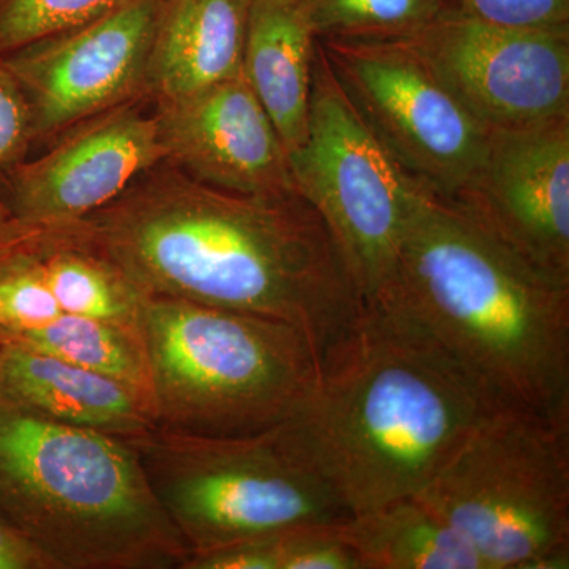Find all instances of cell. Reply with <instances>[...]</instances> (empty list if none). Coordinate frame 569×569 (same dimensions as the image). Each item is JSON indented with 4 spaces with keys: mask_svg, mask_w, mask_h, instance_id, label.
Returning a JSON list of instances; mask_svg holds the SVG:
<instances>
[{
    "mask_svg": "<svg viewBox=\"0 0 569 569\" xmlns=\"http://www.w3.org/2000/svg\"><path fill=\"white\" fill-rule=\"evenodd\" d=\"M152 104L164 162L194 181L244 194L298 190L282 138L244 70Z\"/></svg>",
    "mask_w": 569,
    "mask_h": 569,
    "instance_id": "14",
    "label": "cell"
},
{
    "mask_svg": "<svg viewBox=\"0 0 569 569\" xmlns=\"http://www.w3.org/2000/svg\"><path fill=\"white\" fill-rule=\"evenodd\" d=\"M0 518L54 569H182L190 556L123 438L2 395Z\"/></svg>",
    "mask_w": 569,
    "mask_h": 569,
    "instance_id": "4",
    "label": "cell"
},
{
    "mask_svg": "<svg viewBox=\"0 0 569 569\" xmlns=\"http://www.w3.org/2000/svg\"><path fill=\"white\" fill-rule=\"evenodd\" d=\"M458 11L497 28L515 31L569 29V0H445Z\"/></svg>",
    "mask_w": 569,
    "mask_h": 569,
    "instance_id": "25",
    "label": "cell"
},
{
    "mask_svg": "<svg viewBox=\"0 0 569 569\" xmlns=\"http://www.w3.org/2000/svg\"><path fill=\"white\" fill-rule=\"evenodd\" d=\"M403 39L486 129L569 114V29L515 31L445 10Z\"/></svg>",
    "mask_w": 569,
    "mask_h": 569,
    "instance_id": "11",
    "label": "cell"
},
{
    "mask_svg": "<svg viewBox=\"0 0 569 569\" xmlns=\"http://www.w3.org/2000/svg\"><path fill=\"white\" fill-rule=\"evenodd\" d=\"M37 244L14 254L0 268V331L40 328L62 316L44 279Z\"/></svg>",
    "mask_w": 569,
    "mask_h": 569,
    "instance_id": "24",
    "label": "cell"
},
{
    "mask_svg": "<svg viewBox=\"0 0 569 569\" xmlns=\"http://www.w3.org/2000/svg\"><path fill=\"white\" fill-rule=\"evenodd\" d=\"M376 301L421 326L497 406L569 418V282L451 201L417 187Z\"/></svg>",
    "mask_w": 569,
    "mask_h": 569,
    "instance_id": "3",
    "label": "cell"
},
{
    "mask_svg": "<svg viewBox=\"0 0 569 569\" xmlns=\"http://www.w3.org/2000/svg\"><path fill=\"white\" fill-rule=\"evenodd\" d=\"M160 3L129 0L0 58L28 99L33 144H50L100 112L148 99L149 56Z\"/></svg>",
    "mask_w": 569,
    "mask_h": 569,
    "instance_id": "10",
    "label": "cell"
},
{
    "mask_svg": "<svg viewBox=\"0 0 569 569\" xmlns=\"http://www.w3.org/2000/svg\"><path fill=\"white\" fill-rule=\"evenodd\" d=\"M356 112L402 173L452 201L477 173L489 129L459 102L403 37H318Z\"/></svg>",
    "mask_w": 569,
    "mask_h": 569,
    "instance_id": "9",
    "label": "cell"
},
{
    "mask_svg": "<svg viewBox=\"0 0 569 569\" xmlns=\"http://www.w3.org/2000/svg\"><path fill=\"white\" fill-rule=\"evenodd\" d=\"M123 440L190 553L350 518L283 425L238 437L153 426Z\"/></svg>",
    "mask_w": 569,
    "mask_h": 569,
    "instance_id": "7",
    "label": "cell"
},
{
    "mask_svg": "<svg viewBox=\"0 0 569 569\" xmlns=\"http://www.w3.org/2000/svg\"><path fill=\"white\" fill-rule=\"evenodd\" d=\"M44 279L69 316L138 323L142 298L121 268L86 238L78 222L52 227L37 244Z\"/></svg>",
    "mask_w": 569,
    "mask_h": 569,
    "instance_id": "19",
    "label": "cell"
},
{
    "mask_svg": "<svg viewBox=\"0 0 569 569\" xmlns=\"http://www.w3.org/2000/svg\"><path fill=\"white\" fill-rule=\"evenodd\" d=\"M146 102L100 112L56 138L43 156L18 164L2 186L17 219L40 228L80 222L164 162L156 114Z\"/></svg>",
    "mask_w": 569,
    "mask_h": 569,
    "instance_id": "13",
    "label": "cell"
},
{
    "mask_svg": "<svg viewBox=\"0 0 569 569\" xmlns=\"http://www.w3.org/2000/svg\"><path fill=\"white\" fill-rule=\"evenodd\" d=\"M451 203L569 282V114L490 129L477 173Z\"/></svg>",
    "mask_w": 569,
    "mask_h": 569,
    "instance_id": "12",
    "label": "cell"
},
{
    "mask_svg": "<svg viewBox=\"0 0 569 569\" xmlns=\"http://www.w3.org/2000/svg\"><path fill=\"white\" fill-rule=\"evenodd\" d=\"M50 228L32 227L17 219L6 201L0 198V268L14 254L29 249Z\"/></svg>",
    "mask_w": 569,
    "mask_h": 569,
    "instance_id": "28",
    "label": "cell"
},
{
    "mask_svg": "<svg viewBox=\"0 0 569 569\" xmlns=\"http://www.w3.org/2000/svg\"><path fill=\"white\" fill-rule=\"evenodd\" d=\"M318 37L392 39L440 17L445 0H316Z\"/></svg>",
    "mask_w": 569,
    "mask_h": 569,
    "instance_id": "21",
    "label": "cell"
},
{
    "mask_svg": "<svg viewBox=\"0 0 569 569\" xmlns=\"http://www.w3.org/2000/svg\"><path fill=\"white\" fill-rule=\"evenodd\" d=\"M318 41L316 0H252L242 70L288 157L305 141Z\"/></svg>",
    "mask_w": 569,
    "mask_h": 569,
    "instance_id": "17",
    "label": "cell"
},
{
    "mask_svg": "<svg viewBox=\"0 0 569 569\" xmlns=\"http://www.w3.org/2000/svg\"><path fill=\"white\" fill-rule=\"evenodd\" d=\"M493 406L421 326L376 301L282 425L353 516L421 492Z\"/></svg>",
    "mask_w": 569,
    "mask_h": 569,
    "instance_id": "2",
    "label": "cell"
},
{
    "mask_svg": "<svg viewBox=\"0 0 569 569\" xmlns=\"http://www.w3.org/2000/svg\"><path fill=\"white\" fill-rule=\"evenodd\" d=\"M140 329L160 429L263 432L287 421L316 380V350L282 320L144 296Z\"/></svg>",
    "mask_w": 569,
    "mask_h": 569,
    "instance_id": "5",
    "label": "cell"
},
{
    "mask_svg": "<svg viewBox=\"0 0 569 569\" xmlns=\"http://www.w3.org/2000/svg\"><path fill=\"white\" fill-rule=\"evenodd\" d=\"M0 342L29 347L121 381L141 397L152 418L151 369L140 321L126 323L62 313L40 328L0 331Z\"/></svg>",
    "mask_w": 569,
    "mask_h": 569,
    "instance_id": "20",
    "label": "cell"
},
{
    "mask_svg": "<svg viewBox=\"0 0 569 569\" xmlns=\"http://www.w3.org/2000/svg\"><path fill=\"white\" fill-rule=\"evenodd\" d=\"M142 296L282 320L318 366L365 310L346 258L299 192L244 194L168 162L78 222Z\"/></svg>",
    "mask_w": 569,
    "mask_h": 569,
    "instance_id": "1",
    "label": "cell"
},
{
    "mask_svg": "<svg viewBox=\"0 0 569 569\" xmlns=\"http://www.w3.org/2000/svg\"><path fill=\"white\" fill-rule=\"evenodd\" d=\"M362 569H486L466 539L418 496L340 522Z\"/></svg>",
    "mask_w": 569,
    "mask_h": 569,
    "instance_id": "18",
    "label": "cell"
},
{
    "mask_svg": "<svg viewBox=\"0 0 569 569\" xmlns=\"http://www.w3.org/2000/svg\"><path fill=\"white\" fill-rule=\"evenodd\" d=\"M250 569H362L339 523L290 527L244 542Z\"/></svg>",
    "mask_w": 569,
    "mask_h": 569,
    "instance_id": "22",
    "label": "cell"
},
{
    "mask_svg": "<svg viewBox=\"0 0 569 569\" xmlns=\"http://www.w3.org/2000/svg\"><path fill=\"white\" fill-rule=\"evenodd\" d=\"M33 146L32 114L20 82L0 61V187Z\"/></svg>",
    "mask_w": 569,
    "mask_h": 569,
    "instance_id": "26",
    "label": "cell"
},
{
    "mask_svg": "<svg viewBox=\"0 0 569 569\" xmlns=\"http://www.w3.org/2000/svg\"><path fill=\"white\" fill-rule=\"evenodd\" d=\"M0 395L63 425L119 438L153 427L141 397L121 381L18 343L0 342Z\"/></svg>",
    "mask_w": 569,
    "mask_h": 569,
    "instance_id": "15",
    "label": "cell"
},
{
    "mask_svg": "<svg viewBox=\"0 0 569 569\" xmlns=\"http://www.w3.org/2000/svg\"><path fill=\"white\" fill-rule=\"evenodd\" d=\"M252 0H162L148 66L160 103L241 73Z\"/></svg>",
    "mask_w": 569,
    "mask_h": 569,
    "instance_id": "16",
    "label": "cell"
},
{
    "mask_svg": "<svg viewBox=\"0 0 569 569\" xmlns=\"http://www.w3.org/2000/svg\"><path fill=\"white\" fill-rule=\"evenodd\" d=\"M0 569H54L20 530L0 518Z\"/></svg>",
    "mask_w": 569,
    "mask_h": 569,
    "instance_id": "27",
    "label": "cell"
},
{
    "mask_svg": "<svg viewBox=\"0 0 569 569\" xmlns=\"http://www.w3.org/2000/svg\"><path fill=\"white\" fill-rule=\"evenodd\" d=\"M417 496L486 569H568L569 418L490 407Z\"/></svg>",
    "mask_w": 569,
    "mask_h": 569,
    "instance_id": "6",
    "label": "cell"
},
{
    "mask_svg": "<svg viewBox=\"0 0 569 569\" xmlns=\"http://www.w3.org/2000/svg\"><path fill=\"white\" fill-rule=\"evenodd\" d=\"M290 163L296 187L331 231L362 301H373L395 272L418 186L356 112L318 41L306 138Z\"/></svg>",
    "mask_w": 569,
    "mask_h": 569,
    "instance_id": "8",
    "label": "cell"
},
{
    "mask_svg": "<svg viewBox=\"0 0 569 569\" xmlns=\"http://www.w3.org/2000/svg\"><path fill=\"white\" fill-rule=\"evenodd\" d=\"M129 0H0V58Z\"/></svg>",
    "mask_w": 569,
    "mask_h": 569,
    "instance_id": "23",
    "label": "cell"
}]
</instances>
